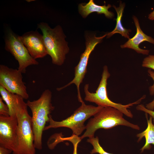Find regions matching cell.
Segmentation results:
<instances>
[{
    "label": "cell",
    "instance_id": "obj_1",
    "mask_svg": "<svg viewBox=\"0 0 154 154\" xmlns=\"http://www.w3.org/2000/svg\"><path fill=\"white\" fill-rule=\"evenodd\" d=\"M52 93L49 89L44 90L38 99L29 100L26 103L32 113V121L36 149H42V135L45 125L48 122L49 116L54 107L52 104Z\"/></svg>",
    "mask_w": 154,
    "mask_h": 154
},
{
    "label": "cell",
    "instance_id": "obj_2",
    "mask_svg": "<svg viewBox=\"0 0 154 154\" xmlns=\"http://www.w3.org/2000/svg\"><path fill=\"white\" fill-rule=\"evenodd\" d=\"M37 28L42 33L47 54L51 57L52 63L61 66L69 50L61 27L58 25L52 28L47 23L41 22L37 24Z\"/></svg>",
    "mask_w": 154,
    "mask_h": 154
},
{
    "label": "cell",
    "instance_id": "obj_3",
    "mask_svg": "<svg viewBox=\"0 0 154 154\" xmlns=\"http://www.w3.org/2000/svg\"><path fill=\"white\" fill-rule=\"evenodd\" d=\"M123 114L117 109L110 107H103L90 119L86 126V130L80 138L94 137L96 131L99 129H108L118 125H123L139 130L140 127L125 119Z\"/></svg>",
    "mask_w": 154,
    "mask_h": 154
},
{
    "label": "cell",
    "instance_id": "obj_4",
    "mask_svg": "<svg viewBox=\"0 0 154 154\" xmlns=\"http://www.w3.org/2000/svg\"><path fill=\"white\" fill-rule=\"evenodd\" d=\"M24 100H21L16 110L18 123V143L15 150L12 153L35 154L32 118L28 112V106Z\"/></svg>",
    "mask_w": 154,
    "mask_h": 154
},
{
    "label": "cell",
    "instance_id": "obj_5",
    "mask_svg": "<svg viewBox=\"0 0 154 154\" xmlns=\"http://www.w3.org/2000/svg\"><path fill=\"white\" fill-rule=\"evenodd\" d=\"M110 76L107 66H104L103 67L101 80L96 92L94 93L91 92L89 91L88 84H86L84 86L85 100L95 103L99 106L110 107L114 108L127 116L133 118V115L128 108L134 105L139 104L143 99V98L141 97L135 102L125 105L116 103L112 101L108 96L107 90V80Z\"/></svg>",
    "mask_w": 154,
    "mask_h": 154
},
{
    "label": "cell",
    "instance_id": "obj_6",
    "mask_svg": "<svg viewBox=\"0 0 154 154\" xmlns=\"http://www.w3.org/2000/svg\"><path fill=\"white\" fill-rule=\"evenodd\" d=\"M80 102L81 105L70 116L60 121L54 120L50 115L49 124L45 126L44 131L52 128L66 127L71 129L72 135L77 136L80 135L86 129L84 125L85 121L100 110L103 107L101 106H95L87 105L82 100Z\"/></svg>",
    "mask_w": 154,
    "mask_h": 154
},
{
    "label": "cell",
    "instance_id": "obj_7",
    "mask_svg": "<svg viewBox=\"0 0 154 154\" xmlns=\"http://www.w3.org/2000/svg\"><path fill=\"white\" fill-rule=\"evenodd\" d=\"M5 50L10 53L18 62V69L22 73H25L27 67L37 65L39 62L30 55L27 50L17 35L10 28L6 30L5 37Z\"/></svg>",
    "mask_w": 154,
    "mask_h": 154
},
{
    "label": "cell",
    "instance_id": "obj_8",
    "mask_svg": "<svg viewBox=\"0 0 154 154\" xmlns=\"http://www.w3.org/2000/svg\"><path fill=\"white\" fill-rule=\"evenodd\" d=\"M106 36V34L99 37H96L95 35H88L86 36V48L84 52L81 54L78 64L74 68V78L65 85L57 88V91H60L71 84H74L76 87L79 101L82 100L80 93V86L87 72V66L90 56L96 46L101 42Z\"/></svg>",
    "mask_w": 154,
    "mask_h": 154
},
{
    "label": "cell",
    "instance_id": "obj_9",
    "mask_svg": "<svg viewBox=\"0 0 154 154\" xmlns=\"http://www.w3.org/2000/svg\"><path fill=\"white\" fill-rule=\"evenodd\" d=\"M22 73L18 69L0 65V85L12 93L27 99L29 95L23 80Z\"/></svg>",
    "mask_w": 154,
    "mask_h": 154
},
{
    "label": "cell",
    "instance_id": "obj_10",
    "mask_svg": "<svg viewBox=\"0 0 154 154\" xmlns=\"http://www.w3.org/2000/svg\"><path fill=\"white\" fill-rule=\"evenodd\" d=\"M18 125L16 116L0 115V146L12 150V153L18 145Z\"/></svg>",
    "mask_w": 154,
    "mask_h": 154
},
{
    "label": "cell",
    "instance_id": "obj_11",
    "mask_svg": "<svg viewBox=\"0 0 154 154\" xmlns=\"http://www.w3.org/2000/svg\"><path fill=\"white\" fill-rule=\"evenodd\" d=\"M20 38L34 59L44 58L48 54L42 35L37 31L26 32L20 36Z\"/></svg>",
    "mask_w": 154,
    "mask_h": 154
},
{
    "label": "cell",
    "instance_id": "obj_12",
    "mask_svg": "<svg viewBox=\"0 0 154 154\" xmlns=\"http://www.w3.org/2000/svg\"><path fill=\"white\" fill-rule=\"evenodd\" d=\"M133 19L136 28L135 35L123 44L120 45L122 48H128L133 49L139 54L148 55L149 50L141 49L139 45L144 41H147L154 45V38L145 34L141 29L139 22L137 17L133 16Z\"/></svg>",
    "mask_w": 154,
    "mask_h": 154
},
{
    "label": "cell",
    "instance_id": "obj_13",
    "mask_svg": "<svg viewBox=\"0 0 154 154\" xmlns=\"http://www.w3.org/2000/svg\"><path fill=\"white\" fill-rule=\"evenodd\" d=\"M112 7L110 4L107 5L100 6L96 4L93 0H90L87 3H82L78 5L79 13L84 18H86L90 14L96 12L98 14H103L105 17L109 19H112L114 16V13L109 11Z\"/></svg>",
    "mask_w": 154,
    "mask_h": 154
},
{
    "label": "cell",
    "instance_id": "obj_14",
    "mask_svg": "<svg viewBox=\"0 0 154 154\" xmlns=\"http://www.w3.org/2000/svg\"><path fill=\"white\" fill-rule=\"evenodd\" d=\"M125 7V4L122 3L121 1H120L118 7H117L114 5L113 6L117 13L116 25L112 31L107 33V38H110L115 34L119 33L125 38L128 39L130 38L129 33L131 32V30L124 27L121 23L122 18Z\"/></svg>",
    "mask_w": 154,
    "mask_h": 154
},
{
    "label": "cell",
    "instance_id": "obj_15",
    "mask_svg": "<svg viewBox=\"0 0 154 154\" xmlns=\"http://www.w3.org/2000/svg\"><path fill=\"white\" fill-rule=\"evenodd\" d=\"M145 116L147 121V128L144 131L136 135L138 138V142L140 141L143 137L145 139L144 145L140 149L141 153L143 152L145 150L150 149L151 148V144L154 145V125L152 123L153 118L150 116L148 119L147 113H145Z\"/></svg>",
    "mask_w": 154,
    "mask_h": 154
},
{
    "label": "cell",
    "instance_id": "obj_16",
    "mask_svg": "<svg viewBox=\"0 0 154 154\" xmlns=\"http://www.w3.org/2000/svg\"><path fill=\"white\" fill-rule=\"evenodd\" d=\"M0 94L3 100L8 106L10 116H16V110L22 97L9 92L1 85Z\"/></svg>",
    "mask_w": 154,
    "mask_h": 154
},
{
    "label": "cell",
    "instance_id": "obj_17",
    "mask_svg": "<svg viewBox=\"0 0 154 154\" xmlns=\"http://www.w3.org/2000/svg\"><path fill=\"white\" fill-rule=\"evenodd\" d=\"M87 142L91 143L93 146V149L90 152L91 154L98 153L99 154H113L106 152L100 145L99 143L98 137H94L89 138Z\"/></svg>",
    "mask_w": 154,
    "mask_h": 154
},
{
    "label": "cell",
    "instance_id": "obj_18",
    "mask_svg": "<svg viewBox=\"0 0 154 154\" xmlns=\"http://www.w3.org/2000/svg\"><path fill=\"white\" fill-rule=\"evenodd\" d=\"M62 141L65 140H68L70 141L73 144L74 149L73 154H77V148L78 143L81 140L80 137L76 135H72L70 137H62L61 138Z\"/></svg>",
    "mask_w": 154,
    "mask_h": 154
},
{
    "label": "cell",
    "instance_id": "obj_19",
    "mask_svg": "<svg viewBox=\"0 0 154 154\" xmlns=\"http://www.w3.org/2000/svg\"><path fill=\"white\" fill-rule=\"evenodd\" d=\"M142 66L154 70V55H149L145 57L142 62Z\"/></svg>",
    "mask_w": 154,
    "mask_h": 154
},
{
    "label": "cell",
    "instance_id": "obj_20",
    "mask_svg": "<svg viewBox=\"0 0 154 154\" xmlns=\"http://www.w3.org/2000/svg\"><path fill=\"white\" fill-rule=\"evenodd\" d=\"M1 97H0V115L10 116L9 110L7 105L4 103Z\"/></svg>",
    "mask_w": 154,
    "mask_h": 154
},
{
    "label": "cell",
    "instance_id": "obj_21",
    "mask_svg": "<svg viewBox=\"0 0 154 154\" xmlns=\"http://www.w3.org/2000/svg\"><path fill=\"white\" fill-rule=\"evenodd\" d=\"M136 108L137 110L143 111L145 113L149 114L150 116L152 117L153 123H154V111L153 110L148 109L143 104L138 105Z\"/></svg>",
    "mask_w": 154,
    "mask_h": 154
},
{
    "label": "cell",
    "instance_id": "obj_22",
    "mask_svg": "<svg viewBox=\"0 0 154 154\" xmlns=\"http://www.w3.org/2000/svg\"><path fill=\"white\" fill-rule=\"evenodd\" d=\"M148 73L149 76L152 78L154 81V84L153 85L150 87L149 90L150 94L151 95H153L154 94V72L151 69H149L148 71Z\"/></svg>",
    "mask_w": 154,
    "mask_h": 154
},
{
    "label": "cell",
    "instance_id": "obj_23",
    "mask_svg": "<svg viewBox=\"0 0 154 154\" xmlns=\"http://www.w3.org/2000/svg\"><path fill=\"white\" fill-rule=\"evenodd\" d=\"M12 152L9 149L0 146V154H10Z\"/></svg>",
    "mask_w": 154,
    "mask_h": 154
},
{
    "label": "cell",
    "instance_id": "obj_24",
    "mask_svg": "<svg viewBox=\"0 0 154 154\" xmlns=\"http://www.w3.org/2000/svg\"><path fill=\"white\" fill-rule=\"evenodd\" d=\"M145 107L148 109L152 110H154V98L152 102L146 104Z\"/></svg>",
    "mask_w": 154,
    "mask_h": 154
},
{
    "label": "cell",
    "instance_id": "obj_25",
    "mask_svg": "<svg viewBox=\"0 0 154 154\" xmlns=\"http://www.w3.org/2000/svg\"><path fill=\"white\" fill-rule=\"evenodd\" d=\"M148 18L151 20H154V10L148 15Z\"/></svg>",
    "mask_w": 154,
    "mask_h": 154
},
{
    "label": "cell",
    "instance_id": "obj_26",
    "mask_svg": "<svg viewBox=\"0 0 154 154\" xmlns=\"http://www.w3.org/2000/svg\"><path fill=\"white\" fill-rule=\"evenodd\" d=\"M35 1V0H26V1H27V2H31L32 1Z\"/></svg>",
    "mask_w": 154,
    "mask_h": 154
},
{
    "label": "cell",
    "instance_id": "obj_27",
    "mask_svg": "<svg viewBox=\"0 0 154 154\" xmlns=\"http://www.w3.org/2000/svg\"><path fill=\"white\" fill-rule=\"evenodd\" d=\"M153 124L154 125V123H153Z\"/></svg>",
    "mask_w": 154,
    "mask_h": 154
}]
</instances>
